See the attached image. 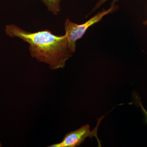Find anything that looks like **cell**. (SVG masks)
<instances>
[{
  "label": "cell",
  "instance_id": "cell-1",
  "mask_svg": "<svg viewBox=\"0 0 147 147\" xmlns=\"http://www.w3.org/2000/svg\"><path fill=\"white\" fill-rule=\"evenodd\" d=\"M5 31L8 36L28 42L32 57L48 65L51 69L63 68L74 54L65 34L56 35L48 30L30 32L13 24L7 25Z\"/></svg>",
  "mask_w": 147,
  "mask_h": 147
},
{
  "label": "cell",
  "instance_id": "cell-2",
  "mask_svg": "<svg viewBox=\"0 0 147 147\" xmlns=\"http://www.w3.org/2000/svg\"><path fill=\"white\" fill-rule=\"evenodd\" d=\"M118 8V6L116 5L115 3L113 2L109 9H105L98 12L86 22L81 24L74 23L67 18L65 23V34L67 36L69 47L72 52L74 53H75L76 41L83 36L89 28L99 22L105 15L114 12Z\"/></svg>",
  "mask_w": 147,
  "mask_h": 147
},
{
  "label": "cell",
  "instance_id": "cell-3",
  "mask_svg": "<svg viewBox=\"0 0 147 147\" xmlns=\"http://www.w3.org/2000/svg\"><path fill=\"white\" fill-rule=\"evenodd\" d=\"M103 117L98 119L97 125L93 130L90 129L89 125H83L80 128L68 132L65 134L61 142L48 146V147H77L81 146L87 138L91 139L95 137L101 146L100 140L97 137L98 127L100 121Z\"/></svg>",
  "mask_w": 147,
  "mask_h": 147
},
{
  "label": "cell",
  "instance_id": "cell-4",
  "mask_svg": "<svg viewBox=\"0 0 147 147\" xmlns=\"http://www.w3.org/2000/svg\"><path fill=\"white\" fill-rule=\"evenodd\" d=\"M48 8V10L55 15L60 11L61 0H41Z\"/></svg>",
  "mask_w": 147,
  "mask_h": 147
},
{
  "label": "cell",
  "instance_id": "cell-5",
  "mask_svg": "<svg viewBox=\"0 0 147 147\" xmlns=\"http://www.w3.org/2000/svg\"><path fill=\"white\" fill-rule=\"evenodd\" d=\"M136 96V102L137 104L139 105V107L141 108V110L144 114V121L145 123L147 124V111L146 110V109L144 108V106L142 105L141 100H140V98L137 96Z\"/></svg>",
  "mask_w": 147,
  "mask_h": 147
},
{
  "label": "cell",
  "instance_id": "cell-6",
  "mask_svg": "<svg viewBox=\"0 0 147 147\" xmlns=\"http://www.w3.org/2000/svg\"><path fill=\"white\" fill-rule=\"evenodd\" d=\"M107 1H108V0H100V1L96 3V5H95L94 8L92 9L91 12H93L95 10H96L98 9L99 8L103 3H105V2ZM118 1V0H113V2L115 3L116 1Z\"/></svg>",
  "mask_w": 147,
  "mask_h": 147
},
{
  "label": "cell",
  "instance_id": "cell-7",
  "mask_svg": "<svg viewBox=\"0 0 147 147\" xmlns=\"http://www.w3.org/2000/svg\"><path fill=\"white\" fill-rule=\"evenodd\" d=\"M2 146V144L1 143V141H0V147Z\"/></svg>",
  "mask_w": 147,
  "mask_h": 147
},
{
  "label": "cell",
  "instance_id": "cell-8",
  "mask_svg": "<svg viewBox=\"0 0 147 147\" xmlns=\"http://www.w3.org/2000/svg\"><path fill=\"white\" fill-rule=\"evenodd\" d=\"M144 25H146V26H147V22L146 23H144Z\"/></svg>",
  "mask_w": 147,
  "mask_h": 147
},
{
  "label": "cell",
  "instance_id": "cell-9",
  "mask_svg": "<svg viewBox=\"0 0 147 147\" xmlns=\"http://www.w3.org/2000/svg\"><path fill=\"white\" fill-rule=\"evenodd\" d=\"M146 22H147V20H146V21H144V23H146Z\"/></svg>",
  "mask_w": 147,
  "mask_h": 147
}]
</instances>
